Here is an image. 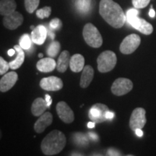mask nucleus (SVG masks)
Returning a JSON list of instances; mask_svg holds the SVG:
<instances>
[{"mask_svg": "<svg viewBox=\"0 0 156 156\" xmlns=\"http://www.w3.org/2000/svg\"><path fill=\"white\" fill-rule=\"evenodd\" d=\"M135 133L138 136H142L143 135V132H142V129H136L135 130Z\"/></svg>", "mask_w": 156, "mask_h": 156, "instance_id": "obj_36", "label": "nucleus"}, {"mask_svg": "<svg viewBox=\"0 0 156 156\" xmlns=\"http://www.w3.org/2000/svg\"><path fill=\"white\" fill-rule=\"evenodd\" d=\"M83 35L86 44L91 47L99 48L102 46V36L98 28L92 23H87L84 26Z\"/></svg>", "mask_w": 156, "mask_h": 156, "instance_id": "obj_4", "label": "nucleus"}, {"mask_svg": "<svg viewBox=\"0 0 156 156\" xmlns=\"http://www.w3.org/2000/svg\"><path fill=\"white\" fill-rule=\"evenodd\" d=\"M38 56H39V57H40V58H42V57H43V54H42L41 53H40V54H38Z\"/></svg>", "mask_w": 156, "mask_h": 156, "instance_id": "obj_41", "label": "nucleus"}, {"mask_svg": "<svg viewBox=\"0 0 156 156\" xmlns=\"http://www.w3.org/2000/svg\"><path fill=\"white\" fill-rule=\"evenodd\" d=\"M89 137L91 138L93 140H98V136L97 134H95V133H93V132H90L88 134Z\"/></svg>", "mask_w": 156, "mask_h": 156, "instance_id": "obj_35", "label": "nucleus"}, {"mask_svg": "<svg viewBox=\"0 0 156 156\" xmlns=\"http://www.w3.org/2000/svg\"><path fill=\"white\" fill-rule=\"evenodd\" d=\"M133 88V83L127 78L120 77L114 82L112 86V92L117 96H122L129 93Z\"/></svg>", "mask_w": 156, "mask_h": 156, "instance_id": "obj_7", "label": "nucleus"}, {"mask_svg": "<svg viewBox=\"0 0 156 156\" xmlns=\"http://www.w3.org/2000/svg\"><path fill=\"white\" fill-rule=\"evenodd\" d=\"M66 136L58 130H53L44 137L41 142V151L46 155L59 153L65 147Z\"/></svg>", "mask_w": 156, "mask_h": 156, "instance_id": "obj_2", "label": "nucleus"}, {"mask_svg": "<svg viewBox=\"0 0 156 156\" xmlns=\"http://www.w3.org/2000/svg\"><path fill=\"white\" fill-rule=\"evenodd\" d=\"M132 5L136 9L145 8L149 5L151 0H132Z\"/></svg>", "mask_w": 156, "mask_h": 156, "instance_id": "obj_29", "label": "nucleus"}, {"mask_svg": "<svg viewBox=\"0 0 156 156\" xmlns=\"http://www.w3.org/2000/svg\"><path fill=\"white\" fill-rule=\"evenodd\" d=\"M45 100L46 101V102H47V104H48V106L50 107L52 103V99L51 98L49 95H46V98H45Z\"/></svg>", "mask_w": 156, "mask_h": 156, "instance_id": "obj_33", "label": "nucleus"}, {"mask_svg": "<svg viewBox=\"0 0 156 156\" xmlns=\"http://www.w3.org/2000/svg\"><path fill=\"white\" fill-rule=\"evenodd\" d=\"M146 112L142 108H136L132 112L129 119V126L132 130L135 131L136 129H142L145 126L147 119Z\"/></svg>", "mask_w": 156, "mask_h": 156, "instance_id": "obj_8", "label": "nucleus"}, {"mask_svg": "<svg viewBox=\"0 0 156 156\" xmlns=\"http://www.w3.org/2000/svg\"><path fill=\"white\" fill-rule=\"evenodd\" d=\"M99 13L104 20L114 28H121L126 22V16L122 8L113 0H101Z\"/></svg>", "mask_w": 156, "mask_h": 156, "instance_id": "obj_1", "label": "nucleus"}, {"mask_svg": "<svg viewBox=\"0 0 156 156\" xmlns=\"http://www.w3.org/2000/svg\"><path fill=\"white\" fill-rule=\"evenodd\" d=\"M36 67L41 73H51L56 68V62L51 57L44 58L37 62Z\"/></svg>", "mask_w": 156, "mask_h": 156, "instance_id": "obj_16", "label": "nucleus"}, {"mask_svg": "<svg viewBox=\"0 0 156 156\" xmlns=\"http://www.w3.org/2000/svg\"><path fill=\"white\" fill-rule=\"evenodd\" d=\"M74 136H75V142H77L78 145H86L88 144V140L85 134L82 133H76Z\"/></svg>", "mask_w": 156, "mask_h": 156, "instance_id": "obj_28", "label": "nucleus"}, {"mask_svg": "<svg viewBox=\"0 0 156 156\" xmlns=\"http://www.w3.org/2000/svg\"><path fill=\"white\" fill-rule=\"evenodd\" d=\"M108 112V106L102 103H96L89 111V117L95 123H101L107 120L106 113Z\"/></svg>", "mask_w": 156, "mask_h": 156, "instance_id": "obj_9", "label": "nucleus"}, {"mask_svg": "<svg viewBox=\"0 0 156 156\" xmlns=\"http://www.w3.org/2000/svg\"><path fill=\"white\" fill-rule=\"evenodd\" d=\"M60 48H61V46H60L59 42L55 41H53L50 44L46 52H47V54L49 56V57H56L58 52H59Z\"/></svg>", "mask_w": 156, "mask_h": 156, "instance_id": "obj_24", "label": "nucleus"}, {"mask_svg": "<svg viewBox=\"0 0 156 156\" xmlns=\"http://www.w3.org/2000/svg\"><path fill=\"white\" fill-rule=\"evenodd\" d=\"M23 23V16L18 12L15 11L10 15H6L3 19V24L9 30H15Z\"/></svg>", "mask_w": 156, "mask_h": 156, "instance_id": "obj_12", "label": "nucleus"}, {"mask_svg": "<svg viewBox=\"0 0 156 156\" xmlns=\"http://www.w3.org/2000/svg\"><path fill=\"white\" fill-rule=\"evenodd\" d=\"M40 0H25V7L26 11L32 14L38 7Z\"/></svg>", "mask_w": 156, "mask_h": 156, "instance_id": "obj_26", "label": "nucleus"}, {"mask_svg": "<svg viewBox=\"0 0 156 156\" xmlns=\"http://www.w3.org/2000/svg\"><path fill=\"white\" fill-rule=\"evenodd\" d=\"M48 35H49V36H51V38L52 39H53L54 37H55V34H54L53 33H51V32H50L49 34H48Z\"/></svg>", "mask_w": 156, "mask_h": 156, "instance_id": "obj_40", "label": "nucleus"}, {"mask_svg": "<svg viewBox=\"0 0 156 156\" xmlns=\"http://www.w3.org/2000/svg\"><path fill=\"white\" fill-rule=\"evenodd\" d=\"M16 7L17 5L15 0H1L0 2V13L4 16L14 12Z\"/></svg>", "mask_w": 156, "mask_h": 156, "instance_id": "obj_22", "label": "nucleus"}, {"mask_svg": "<svg viewBox=\"0 0 156 156\" xmlns=\"http://www.w3.org/2000/svg\"><path fill=\"white\" fill-rule=\"evenodd\" d=\"M106 116L107 119H111L114 118V113H113V112H109V111H108V112L106 113Z\"/></svg>", "mask_w": 156, "mask_h": 156, "instance_id": "obj_34", "label": "nucleus"}, {"mask_svg": "<svg viewBox=\"0 0 156 156\" xmlns=\"http://www.w3.org/2000/svg\"><path fill=\"white\" fill-rule=\"evenodd\" d=\"M14 48L16 51L17 56L15 60L9 62V67L12 69H17L21 67V65L23 64L25 60V53L24 49L21 47L20 45H15Z\"/></svg>", "mask_w": 156, "mask_h": 156, "instance_id": "obj_21", "label": "nucleus"}, {"mask_svg": "<svg viewBox=\"0 0 156 156\" xmlns=\"http://www.w3.org/2000/svg\"><path fill=\"white\" fill-rule=\"evenodd\" d=\"M56 112L60 119L66 124H70L75 119L73 110L64 101H60L57 103Z\"/></svg>", "mask_w": 156, "mask_h": 156, "instance_id": "obj_11", "label": "nucleus"}, {"mask_svg": "<svg viewBox=\"0 0 156 156\" xmlns=\"http://www.w3.org/2000/svg\"><path fill=\"white\" fill-rule=\"evenodd\" d=\"M48 108L47 102L42 98H38L34 101L31 106V112L35 116H40Z\"/></svg>", "mask_w": 156, "mask_h": 156, "instance_id": "obj_19", "label": "nucleus"}, {"mask_svg": "<svg viewBox=\"0 0 156 156\" xmlns=\"http://www.w3.org/2000/svg\"><path fill=\"white\" fill-rule=\"evenodd\" d=\"M15 52H16V51H15V48L14 49H9L8 51H7V54H8V55L9 56H12L14 55V54H15Z\"/></svg>", "mask_w": 156, "mask_h": 156, "instance_id": "obj_38", "label": "nucleus"}, {"mask_svg": "<svg viewBox=\"0 0 156 156\" xmlns=\"http://www.w3.org/2000/svg\"><path fill=\"white\" fill-rule=\"evenodd\" d=\"M40 86L45 90L58 91L63 87V82L61 78L55 76H51L43 78L40 82Z\"/></svg>", "mask_w": 156, "mask_h": 156, "instance_id": "obj_10", "label": "nucleus"}, {"mask_svg": "<svg viewBox=\"0 0 156 156\" xmlns=\"http://www.w3.org/2000/svg\"><path fill=\"white\" fill-rule=\"evenodd\" d=\"M77 9L82 13H87L90 9L91 0H76Z\"/></svg>", "mask_w": 156, "mask_h": 156, "instance_id": "obj_23", "label": "nucleus"}, {"mask_svg": "<svg viewBox=\"0 0 156 156\" xmlns=\"http://www.w3.org/2000/svg\"><path fill=\"white\" fill-rule=\"evenodd\" d=\"M47 36V30L44 25H38L31 32V38L33 42L37 45H41L46 41Z\"/></svg>", "mask_w": 156, "mask_h": 156, "instance_id": "obj_15", "label": "nucleus"}, {"mask_svg": "<svg viewBox=\"0 0 156 156\" xmlns=\"http://www.w3.org/2000/svg\"><path fill=\"white\" fill-rule=\"evenodd\" d=\"M85 58L83 55L76 54L70 58L69 67L73 73H80L85 67Z\"/></svg>", "mask_w": 156, "mask_h": 156, "instance_id": "obj_20", "label": "nucleus"}, {"mask_svg": "<svg viewBox=\"0 0 156 156\" xmlns=\"http://www.w3.org/2000/svg\"><path fill=\"white\" fill-rule=\"evenodd\" d=\"M32 41V38L28 34H23L20 38V46L24 50H28L31 47Z\"/></svg>", "mask_w": 156, "mask_h": 156, "instance_id": "obj_25", "label": "nucleus"}, {"mask_svg": "<svg viewBox=\"0 0 156 156\" xmlns=\"http://www.w3.org/2000/svg\"><path fill=\"white\" fill-rule=\"evenodd\" d=\"M51 8L50 7H44L37 10L36 16L40 19L47 18L51 15Z\"/></svg>", "mask_w": 156, "mask_h": 156, "instance_id": "obj_27", "label": "nucleus"}, {"mask_svg": "<svg viewBox=\"0 0 156 156\" xmlns=\"http://www.w3.org/2000/svg\"><path fill=\"white\" fill-rule=\"evenodd\" d=\"M34 28H35V27L34 26V25H32V26H30V29H31V30H34Z\"/></svg>", "mask_w": 156, "mask_h": 156, "instance_id": "obj_42", "label": "nucleus"}, {"mask_svg": "<svg viewBox=\"0 0 156 156\" xmlns=\"http://www.w3.org/2000/svg\"><path fill=\"white\" fill-rule=\"evenodd\" d=\"M50 27L53 29H57L62 25V22L58 18H54L51 20L49 23Z\"/></svg>", "mask_w": 156, "mask_h": 156, "instance_id": "obj_31", "label": "nucleus"}, {"mask_svg": "<svg viewBox=\"0 0 156 156\" xmlns=\"http://www.w3.org/2000/svg\"><path fill=\"white\" fill-rule=\"evenodd\" d=\"M18 75L15 72H9L1 78L0 80V90L1 92H7L10 90L16 83Z\"/></svg>", "mask_w": 156, "mask_h": 156, "instance_id": "obj_13", "label": "nucleus"}, {"mask_svg": "<svg viewBox=\"0 0 156 156\" xmlns=\"http://www.w3.org/2000/svg\"><path fill=\"white\" fill-rule=\"evenodd\" d=\"M139 12L136 9H130L126 12V19L133 28L136 29L142 34L151 35L153 31V27L145 20L137 16Z\"/></svg>", "mask_w": 156, "mask_h": 156, "instance_id": "obj_3", "label": "nucleus"}, {"mask_svg": "<svg viewBox=\"0 0 156 156\" xmlns=\"http://www.w3.org/2000/svg\"><path fill=\"white\" fill-rule=\"evenodd\" d=\"M149 16L151 17H154L155 16V12L153 8H151L149 11Z\"/></svg>", "mask_w": 156, "mask_h": 156, "instance_id": "obj_37", "label": "nucleus"}, {"mask_svg": "<svg viewBox=\"0 0 156 156\" xmlns=\"http://www.w3.org/2000/svg\"><path fill=\"white\" fill-rule=\"evenodd\" d=\"M141 38L136 34L129 35L124 38L120 45V51L124 54H132L136 51V48L139 47Z\"/></svg>", "mask_w": 156, "mask_h": 156, "instance_id": "obj_6", "label": "nucleus"}, {"mask_svg": "<svg viewBox=\"0 0 156 156\" xmlns=\"http://www.w3.org/2000/svg\"><path fill=\"white\" fill-rule=\"evenodd\" d=\"M107 154L108 155H120V153L118 151L114 149H112V148L108 150V152H107Z\"/></svg>", "mask_w": 156, "mask_h": 156, "instance_id": "obj_32", "label": "nucleus"}, {"mask_svg": "<svg viewBox=\"0 0 156 156\" xmlns=\"http://www.w3.org/2000/svg\"><path fill=\"white\" fill-rule=\"evenodd\" d=\"M95 126V123L94 122H90L87 123V127L88 128H94Z\"/></svg>", "mask_w": 156, "mask_h": 156, "instance_id": "obj_39", "label": "nucleus"}, {"mask_svg": "<svg viewBox=\"0 0 156 156\" xmlns=\"http://www.w3.org/2000/svg\"><path fill=\"white\" fill-rule=\"evenodd\" d=\"M70 58H71V56L69 51H63L62 52L56 63V69L58 73H64L67 71V68L69 67Z\"/></svg>", "mask_w": 156, "mask_h": 156, "instance_id": "obj_18", "label": "nucleus"}, {"mask_svg": "<svg viewBox=\"0 0 156 156\" xmlns=\"http://www.w3.org/2000/svg\"><path fill=\"white\" fill-rule=\"evenodd\" d=\"M9 68H10V67H9V64L7 61H5V60L1 56V57H0V75H5L6 73L8 72Z\"/></svg>", "mask_w": 156, "mask_h": 156, "instance_id": "obj_30", "label": "nucleus"}, {"mask_svg": "<svg viewBox=\"0 0 156 156\" xmlns=\"http://www.w3.org/2000/svg\"><path fill=\"white\" fill-rule=\"evenodd\" d=\"M117 62L116 55L112 51H105L97 58L98 69L101 73H106L112 71Z\"/></svg>", "mask_w": 156, "mask_h": 156, "instance_id": "obj_5", "label": "nucleus"}, {"mask_svg": "<svg viewBox=\"0 0 156 156\" xmlns=\"http://www.w3.org/2000/svg\"><path fill=\"white\" fill-rule=\"evenodd\" d=\"M53 122V116L50 112L44 113L34 124V129L37 133H42L46 128L51 124Z\"/></svg>", "mask_w": 156, "mask_h": 156, "instance_id": "obj_14", "label": "nucleus"}, {"mask_svg": "<svg viewBox=\"0 0 156 156\" xmlns=\"http://www.w3.org/2000/svg\"><path fill=\"white\" fill-rule=\"evenodd\" d=\"M94 77V69L90 65L85 66L82 73L80 85L83 88H86L90 85Z\"/></svg>", "mask_w": 156, "mask_h": 156, "instance_id": "obj_17", "label": "nucleus"}]
</instances>
